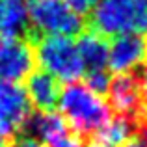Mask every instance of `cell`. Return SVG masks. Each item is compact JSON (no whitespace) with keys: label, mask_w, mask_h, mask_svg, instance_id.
Here are the masks:
<instances>
[{"label":"cell","mask_w":147,"mask_h":147,"mask_svg":"<svg viewBox=\"0 0 147 147\" xmlns=\"http://www.w3.org/2000/svg\"><path fill=\"white\" fill-rule=\"evenodd\" d=\"M58 108L69 127L82 138L93 136L112 117L110 106L102 95L95 93L84 82H69L60 91Z\"/></svg>","instance_id":"obj_1"},{"label":"cell","mask_w":147,"mask_h":147,"mask_svg":"<svg viewBox=\"0 0 147 147\" xmlns=\"http://www.w3.org/2000/svg\"><path fill=\"white\" fill-rule=\"evenodd\" d=\"M91 28L104 37L147 34V0H99L91 9Z\"/></svg>","instance_id":"obj_2"},{"label":"cell","mask_w":147,"mask_h":147,"mask_svg":"<svg viewBox=\"0 0 147 147\" xmlns=\"http://www.w3.org/2000/svg\"><path fill=\"white\" fill-rule=\"evenodd\" d=\"M34 41L36 61L41 63L43 71L63 82H75L82 76V60L76 43L69 36H43L34 37Z\"/></svg>","instance_id":"obj_3"},{"label":"cell","mask_w":147,"mask_h":147,"mask_svg":"<svg viewBox=\"0 0 147 147\" xmlns=\"http://www.w3.org/2000/svg\"><path fill=\"white\" fill-rule=\"evenodd\" d=\"M30 34L34 36H78L86 24L65 0H26Z\"/></svg>","instance_id":"obj_4"},{"label":"cell","mask_w":147,"mask_h":147,"mask_svg":"<svg viewBox=\"0 0 147 147\" xmlns=\"http://www.w3.org/2000/svg\"><path fill=\"white\" fill-rule=\"evenodd\" d=\"M108 106L115 112V115L132 121L138 127V130L144 129L147 119V108L142 97L138 76L132 73H121L114 76L108 86ZM140 134V132H138Z\"/></svg>","instance_id":"obj_5"},{"label":"cell","mask_w":147,"mask_h":147,"mask_svg":"<svg viewBox=\"0 0 147 147\" xmlns=\"http://www.w3.org/2000/svg\"><path fill=\"white\" fill-rule=\"evenodd\" d=\"M36 50L28 37H0V80L21 82L36 71Z\"/></svg>","instance_id":"obj_6"},{"label":"cell","mask_w":147,"mask_h":147,"mask_svg":"<svg viewBox=\"0 0 147 147\" xmlns=\"http://www.w3.org/2000/svg\"><path fill=\"white\" fill-rule=\"evenodd\" d=\"M30 100L19 84L0 80V136L9 142L17 134H22L30 110Z\"/></svg>","instance_id":"obj_7"},{"label":"cell","mask_w":147,"mask_h":147,"mask_svg":"<svg viewBox=\"0 0 147 147\" xmlns=\"http://www.w3.org/2000/svg\"><path fill=\"white\" fill-rule=\"evenodd\" d=\"M147 61V34L130 32L115 36L108 45V65L114 73H132Z\"/></svg>","instance_id":"obj_8"},{"label":"cell","mask_w":147,"mask_h":147,"mask_svg":"<svg viewBox=\"0 0 147 147\" xmlns=\"http://www.w3.org/2000/svg\"><path fill=\"white\" fill-rule=\"evenodd\" d=\"M58 78L47 71H32L26 78V97L37 112H50L60 97Z\"/></svg>","instance_id":"obj_9"},{"label":"cell","mask_w":147,"mask_h":147,"mask_svg":"<svg viewBox=\"0 0 147 147\" xmlns=\"http://www.w3.org/2000/svg\"><path fill=\"white\" fill-rule=\"evenodd\" d=\"M78 49L84 71H99L108 65V41L93 28H84L78 34Z\"/></svg>","instance_id":"obj_10"},{"label":"cell","mask_w":147,"mask_h":147,"mask_svg":"<svg viewBox=\"0 0 147 147\" xmlns=\"http://www.w3.org/2000/svg\"><path fill=\"white\" fill-rule=\"evenodd\" d=\"M0 37L32 39L26 0H0Z\"/></svg>","instance_id":"obj_11"},{"label":"cell","mask_w":147,"mask_h":147,"mask_svg":"<svg viewBox=\"0 0 147 147\" xmlns=\"http://www.w3.org/2000/svg\"><path fill=\"white\" fill-rule=\"evenodd\" d=\"M138 132L140 130L132 121L121 117V115H115V117H110L93 134V142L106 147H121L125 142H129L132 136H136Z\"/></svg>","instance_id":"obj_12"},{"label":"cell","mask_w":147,"mask_h":147,"mask_svg":"<svg viewBox=\"0 0 147 147\" xmlns=\"http://www.w3.org/2000/svg\"><path fill=\"white\" fill-rule=\"evenodd\" d=\"M45 144H47L45 147H84V138L76 134L69 125H65L63 129L49 136Z\"/></svg>","instance_id":"obj_13"},{"label":"cell","mask_w":147,"mask_h":147,"mask_svg":"<svg viewBox=\"0 0 147 147\" xmlns=\"http://www.w3.org/2000/svg\"><path fill=\"white\" fill-rule=\"evenodd\" d=\"M112 76L108 75L106 69H99V71H86L84 76V84H86L90 90H93L99 95H106L108 86H110Z\"/></svg>","instance_id":"obj_14"},{"label":"cell","mask_w":147,"mask_h":147,"mask_svg":"<svg viewBox=\"0 0 147 147\" xmlns=\"http://www.w3.org/2000/svg\"><path fill=\"white\" fill-rule=\"evenodd\" d=\"M97 2H99V0H65V4H67L75 13H78V15L91 13V9L95 7Z\"/></svg>","instance_id":"obj_15"},{"label":"cell","mask_w":147,"mask_h":147,"mask_svg":"<svg viewBox=\"0 0 147 147\" xmlns=\"http://www.w3.org/2000/svg\"><path fill=\"white\" fill-rule=\"evenodd\" d=\"M6 147H45V145L41 144L39 140L32 138V136H26V134H17L15 138H11V140L7 142Z\"/></svg>","instance_id":"obj_16"},{"label":"cell","mask_w":147,"mask_h":147,"mask_svg":"<svg viewBox=\"0 0 147 147\" xmlns=\"http://www.w3.org/2000/svg\"><path fill=\"white\" fill-rule=\"evenodd\" d=\"M138 76V82H140V90H142V97H144V104L147 108V65L140 69V75Z\"/></svg>","instance_id":"obj_17"},{"label":"cell","mask_w":147,"mask_h":147,"mask_svg":"<svg viewBox=\"0 0 147 147\" xmlns=\"http://www.w3.org/2000/svg\"><path fill=\"white\" fill-rule=\"evenodd\" d=\"M121 147H147L145 140L142 138V134H136V136H132L129 142H125Z\"/></svg>","instance_id":"obj_18"},{"label":"cell","mask_w":147,"mask_h":147,"mask_svg":"<svg viewBox=\"0 0 147 147\" xmlns=\"http://www.w3.org/2000/svg\"><path fill=\"white\" fill-rule=\"evenodd\" d=\"M6 144H7V140H4V138L0 136V147H6Z\"/></svg>","instance_id":"obj_19"},{"label":"cell","mask_w":147,"mask_h":147,"mask_svg":"<svg viewBox=\"0 0 147 147\" xmlns=\"http://www.w3.org/2000/svg\"><path fill=\"white\" fill-rule=\"evenodd\" d=\"M90 147H106V145H100V144H95V142H93V144H91Z\"/></svg>","instance_id":"obj_20"},{"label":"cell","mask_w":147,"mask_h":147,"mask_svg":"<svg viewBox=\"0 0 147 147\" xmlns=\"http://www.w3.org/2000/svg\"><path fill=\"white\" fill-rule=\"evenodd\" d=\"M144 129H147V119H145V125H144Z\"/></svg>","instance_id":"obj_21"}]
</instances>
